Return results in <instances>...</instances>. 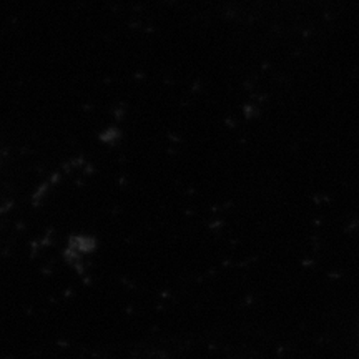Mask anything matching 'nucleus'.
Returning <instances> with one entry per match:
<instances>
[]
</instances>
